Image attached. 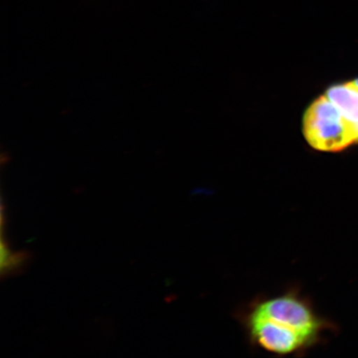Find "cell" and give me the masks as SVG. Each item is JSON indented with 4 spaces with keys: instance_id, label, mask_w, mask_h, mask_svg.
<instances>
[{
    "instance_id": "cell-1",
    "label": "cell",
    "mask_w": 358,
    "mask_h": 358,
    "mask_svg": "<svg viewBox=\"0 0 358 358\" xmlns=\"http://www.w3.org/2000/svg\"><path fill=\"white\" fill-rule=\"evenodd\" d=\"M243 310L266 320L281 332L301 336L315 347L333 328L297 287L274 296L255 299Z\"/></svg>"
},
{
    "instance_id": "cell-2",
    "label": "cell",
    "mask_w": 358,
    "mask_h": 358,
    "mask_svg": "<svg viewBox=\"0 0 358 358\" xmlns=\"http://www.w3.org/2000/svg\"><path fill=\"white\" fill-rule=\"evenodd\" d=\"M303 133L313 148L336 152L357 142L355 129L326 96L313 101L303 118Z\"/></svg>"
},
{
    "instance_id": "cell-3",
    "label": "cell",
    "mask_w": 358,
    "mask_h": 358,
    "mask_svg": "<svg viewBox=\"0 0 358 358\" xmlns=\"http://www.w3.org/2000/svg\"><path fill=\"white\" fill-rule=\"evenodd\" d=\"M326 96L337 107L343 117L355 127L358 124V89L349 83L330 87Z\"/></svg>"
},
{
    "instance_id": "cell-4",
    "label": "cell",
    "mask_w": 358,
    "mask_h": 358,
    "mask_svg": "<svg viewBox=\"0 0 358 358\" xmlns=\"http://www.w3.org/2000/svg\"><path fill=\"white\" fill-rule=\"evenodd\" d=\"M353 129H355V136H356V138H357V142H358V124L355 125V127H353Z\"/></svg>"
},
{
    "instance_id": "cell-5",
    "label": "cell",
    "mask_w": 358,
    "mask_h": 358,
    "mask_svg": "<svg viewBox=\"0 0 358 358\" xmlns=\"http://www.w3.org/2000/svg\"><path fill=\"white\" fill-rule=\"evenodd\" d=\"M352 83H355V86L358 89V80H355V82H352Z\"/></svg>"
}]
</instances>
